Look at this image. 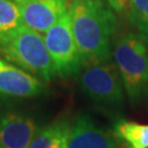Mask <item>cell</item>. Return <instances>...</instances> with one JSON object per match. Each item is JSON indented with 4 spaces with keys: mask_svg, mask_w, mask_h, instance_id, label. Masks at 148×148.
Returning <instances> with one entry per match:
<instances>
[{
    "mask_svg": "<svg viewBox=\"0 0 148 148\" xmlns=\"http://www.w3.org/2000/svg\"><path fill=\"white\" fill-rule=\"evenodd\" d=\"M110 8L102 0H74L69 5L81 68L111 60L116 18Z\"/></svg>",
    "mask_w": 148,
    "mask_h": 148,
    "instance_id": "6da1fadb",
    "label": "cell"
},
{
    "mask_svg": "<svg viewBox=\"0 0 148 148\" xmlns=\"http://www.w3.org/2000/svg\"><path fill=\"white\" fill-rule=\"evenodd\" d=\"M0 57L44 82L57 76L44 37L23 23L0 33Z\"/></svg>",
    "mask_w": 148,
    "mask_h": 148,
    "instance_id": "7a4b0ae2",
    "label": "cell"
},
{
    "mask_svg": "<svg viewBox=\"0 0 148 148\" xmlns=\"http://www.w3.org/2000/svg\"><path fill=\"white\" fill-rule=\"evenodd\" d=\"M113 57L132 103L148 98V38L126 33L117 38Z\"/></svg>",
    "mask_w": 148,
    "mask_h": 148,
    "instance_id": "3957f363",
    "label": "cell"
},
{
    "mask_svg": "<svg viewBox=\"0 0 148 148\" xmlns=\"http://www.w3.org/2000/svg\"><path fill=\"white\" fill-rule=\"evenodd\" d=\"M79 86L82 93L100 108L115 110L124 103V85L111 60L84 67L79 73Z\"/></svg>",
    "mask_w": 148,
    "mask_h": 148,
    "instance_id": "277c9868",
    "label": "cell"
},
{
    "mask_svg": "<svg viewBox=\"0 0 148 148\" xmlns=\"http://www.w3.org/2000/svg\"><path fill=\"white\" fill-rule=\"evenodd\" d=\"M44 42L57 76L67 78L79 75L81 63L71 30L69 12L60 16L58 21L45 32Z\"/></svg>",
    "mask_w": 148,
    "mask_h": 148,
    "instance_id": "5b68a950",
    "label": "cell"
},
{
    "mask_svg": "<svg viewBox=\"0 0 148 148\" xmlns=\"http://www.w3.org/2000/svg\"><path fill=\"white\" fill-rule=\"evenodd\" d=\"M115 135L97 125L87 114H80L70 125L66 148H126Z\"/></svg>",
    "mask_w": 148,
    "mask_h": 148,
    "instance_id": "8992f818",
    "label": "cell"
},
{
    "mask_svg": "<svg viewBox=\"0 0 148 148\" xmlns=\"http://www.w3.org/2000/svg\"><path fill=\"white\" fill-rule=\"evenodd\" d=\"M21 22L38 33H45L68 12V0H19Z\"/></svg>",
    "mask_w": 148,
    "mask_h": 148,
    "instance_id": "52a82bcc",
    "label": "cell"
},
{
    "mask_svg": "<svg viewBox=\"0 0 148 148\" xmlns=\"http://www.w3.org/2000/svg\"><path fill=\"white\" fill-rule=\"evenodd\" d=\"M37 132L34 119L16 111L0 112V145L5 148H27Z\"/></svg>",
    "mask_w": 148,
    "mask_h": 148,
    "instance_id": "ba28073f",
    "label": "cell"
},
{
    "mask_svg": "<svg viewBox=\"0 0 148 148\" xmlns=\"http://www.w3.org/2000/svg\"><path fill=\"white\" fill-rule=\"evenodd\" d=\"M45 92L41 80L0 57V95L31 98Z\"/></svg>",
    "mask_w": 148,
    "mask_h": 148,
    "instance_id": "9c48e42d",
    "label": "cell"
},
{
    "mask_svg": "<svg viewBox=\"0 0 148 148\" xmlns=\"http://www.w3.org/2000/svg\"><path fill=\"white\" fill-rule=\"evenodd\" d=\"M70 124L59 120L38 130L27 148H66L68 142Z\"/></svg>",
    "mask_w": 148,
    "mask_h": 148,
    "instance_id": "30bf717a",
    "label": "cell"
},
{
    "mask_svg": "<svg viewBox=\"0 0 148 148\" xmlns=\"http://www.w3.org/2000/svg\"><path fill=\"white\" fill-rule=\"evenodd\" d=\"M114 133L128 148H148V125L135 122L119 121Z\"/></svg>",
    "mask_w": 148,
    "mask_h": 148,
    "instance_id": "8fae6325",
    "label": "cell"
},
{
    "mask_svg": "<svg viewBox=\"0 0 148 148\" xmlns=\"http://www.w3.org/2000/svg\"><path fill=\"white\" fill-rule=\"evenodd\" d=\"M128 19L139 34L148 38V0H130Z\"/></svg>",
    "mask_w": 148,
    "mask_h": 148,
    "instance_id": "7c38bea8",
    "label": "cell"
},
{
    "mask_svg": "<svg viewBox=\"0 0 148 148\" xmlns=\"http://www.w3.org/2000/svg\"><path fill=\"white\" fill-rule=\"evenodd\" d=\"M19 7L12 0H0V33L21 24Z\"/></svg>",
    "mask_w": 148,
    "mask_h": 148,
    "instance_id": "4fadbf2b",
    "label": "cell"
},
{
    "mask_svg": "<svg viewBox=\"0 0 148 148\" xmlns=\"http://www.w3.org/2000/svg\"><path fill=\"white\" fill-rule=\"evenodd\" d=\"M130 0H106V2L115 11H123L126 9Z\"/></svg>",
    "mask_w": 148,
    "mask_h": 148,
    "instance_id": "5bb4252c",
    "label": "cell"
},
{
    "mask_svg": "<svg viewBox=\"0 0 148 148\" xmlns=\"http://www.w3.org/2000/svg\"><path fill=\"white\" fill-rule=\"evenodd\" d=\"M0 148H5V147H3V146H2V145H0Z\"/></svg>",
    "mask_w": 148,
    "mask_h": 148,
    "instance_id": "9a60e30c",
    "label": "cell"
},
{
    "mask_svg": "<svg viewBox=\"0 0 148 148\" xmlns=\"http://www.w3.org/2000/svg\"><path fill=\"white\" fill-rule=\"evenodd\" d=\"M13 1H14V2H16V1H19V0H13Z\"/></svg>",
    "mask_w": 148,
    "mask_h": 148,
    "instance_id": "2e32d148",
    "label": "cell"
}]
</instances>
